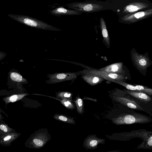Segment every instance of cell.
Listing matches in <instances>:
<instances>
[{"instance_id":"1","label":"cell","mask_w":152,"mask_h":152,"mask_svg":"<svg viewBox=\"0 0 152 152\" xmlns=\"http://www.w3.org/2000/svg\"><path fill=\"white\" fill-rule=\"evenodd\" d=\"M51 140V135L46 129H41L32 133L25 143L26 147L38 149L43 147Z\"/></svg>"},{"instance_id":"2","label":"cell","mask_w":152,"mask_h":152,"mask_svg":"<svg viewBox=\"0 0 152 152\" xmlns=\"http://www.w3.org/2000/svg\"><path fill=\"white\" fill-rule=\"evenodd\" d=\"M8 15L18 22L36 28L53 31L59 29L44 22L29 16L15 14H9Z\"/></svg>"},{"instance_id":"3","label":"cell","mask_w":152,"mask_h":152,"mask_svg":"<svg viewBox=\"0 0 152 152\" xmlns=\"http://www.w3.org/2000/svg\"><path fill=\"white\" fill-rule=\"evenodd\" d=\"M148 119L147 117L139 113H124L112 119V122L116 125L130 124L136 122H144Z\"/></svg>"},{"instance_id":"4","label":"cell","mask_w":152,"mask_h":152,"mask_svg":"<svg viewBox=\"0 0 152 152\" xmlns=\"http://www.w3.org/2000/svg\"><path fill=\"white\" fill-rule=\"evenodd\" d=\"M69 8L81 12H91L102 10L103 6L101 4L90 3L76 2L68 4Z\"/></svg>"},{"instance_id":"5","label":"cell","mask_w":152,"mask_h":152,"mask_svg":"<svg viewBox=\"0 0 152 152\" xmlns=\"http://www.w3.org/2000/svg\"><path fill=\"white\" fill-rule=\"evenodd\" d=\"M49 78L48 83L54 84L67 80H75L77 78V75L72 72L56 73L48 75Z\"/></svg>"},{"instance_id":"6","label":"cell","mask_w":152,"mask_h":152,"mask_svg":"<svg viewBox=\"0 0 152 152\" xmlns=\"http://www.w3.org/2000/svg\"><path fill=\"white\" fill-rule=\"evenodd\" d=\"M86 72L99 75L105 80L110 81L111 80H115L124 82L126 78V77L123 75L103 72L92 68L88 69L87 70Z\"/></svg>"},{"instance_id":"7","label":"cell","mask_w":152,"mask_h":152,"mask_svg":"<svg viewBox=\"0 0 152 152\" xmlns=\"http://www.w3.org/2000/svg\"><path fill=\"white\" fill-rule=\"evenodd\" d=\"M105 140L97 137L95 134L88 135L84 140L83 146L86 150H93L97 148L99 144H104Z\"/></svg>"},{"instance_id":"8","label":"cell","mask_w":152,"mask_h":152,"mask_svg":"<svg viewBox=\"0 0 152 152\" xmlns=\"http://www.w3.org/2000/svg\"><path fill=\"white\" fill-rule=\"evenodd\" d=\"M115 99L116 101L134 110L140 111H144L137 102L129 98L125 97H116Z\"/></svg>"},{"instance_id":"9","label":"cell","mask_w":152,"mask_h":152,"mask_svg":"<svg viewBox=\"0 0 152 152\" xmlns=\"http://www.w3.org/2000/svg\"><path fill=\"white\" fill-rule=\"evenodd\" d=\"M21 134L16 132L0 135V144L4 146H10L13 141L20 136Z\"/></svg>"},{"instance_id":"10","label":"cell","mask_w":152,"mask_h":152,"mask_svg":"<svg viewBox=\"0 0 152 152\" xmlns=\"http://www.w3.org/2000/svg\"><path fill=\"white\" fill-rule=\"evenodd\" d=\"M122 63H117L112 64L99 69V70L124 76Z\"/></svg>"},{"instance_id":"11","label":"cell","mask_w":152,"mask_h":152,"mask_svg":"<svg viewBox=\"0 0 152 152\" xmlns=\"http://www.w3.org/2000/svg\"><path fill=\"white\" fill-rule=\"evenodd\" d=\"M83 79L91 86L96 85L104 80L105 79L101 76L86 72L81 76Z\"/></svg>"},{"instance_id":"12","label":"cell","mask_w":152,"mask_h":152,"mask_svg":"<svg viewBox=\"0 0 152 152\" xmlns=\"http://www.w3.org/2000/svg\"><path fill=\"white\" fill-rule=\"evenodd\" d=\"M125 91L132 97L143 102L147 103L152 100L150 96L142 92L129 90H126Z\"/></svg>"},{"instance_id":"13","label":"cell","mask_w":152,"mask_h":152,"mask_svg":"<svg viewBox=\"0 0 152 152\" xmlns=\"http://www.w3.org/2000/svg\"><path fill=\"white\" fill-rule=\"evenodd\" d=\"M52 13L59 15H80L82 12L73 10H68L60 7L53 10Z\"/></svg>"},{"instance_id":"14","label":"cell","mask_w":152,"mask_h":152,"mask_svg":"<svg viewBox=\"0 0 152 152\" xmlns=\"http://www.w3.org/2000/svg\"><path fill=\"white\" fill-rule=\"evenodd\" d=\"M100 26L103 39L108 47L110 45V41L105 22L104 19L101 17L100 19Z\"/></svg>"},{"instance_id":"15","label":"cell","mask_w":152,"mask_h":152,"mask_svg":"<svg viewBox=\"0 0 152 152\" xmlns=\"http://www.w3.org/2000/svg\"><path fill=\"white\" fill-rule=\"evenodd\" d=\"M28 95L27 94H15L9 96L4 98L3 100L7 104L10 102H13L22 99L26 96Z\"/></svg>"},{"instance_id":"16","label":"cell","mask_w":152,"mask_h":152,"mask_svg":"<svg viewBox=\"0 0 152 152\" xmlns=\"http://www.w3.org/2000/svg\"><path fill=\"white\" fill-rule=\"evenodd\" d=\"M53 117L55 119L65 123L75 124V122L73 118L67 115L60 114H55Z\"/></svg>"},{"instance_id":"17","label":"cell","mask_w":152,"mask_h":152,"mask_svg":"<svg viewBox=\"0 0 152 152\" xmlns=\"http://www.w3.org/2000/svg\"><path fill=\"white\" fill-rule=\"evenodd\" d=\"M10 77L11 79L15 82L23 83H28L26 79L23 78L20 75L16 72H11Z\"/></svg>"},{"instance_id":"18","label":"cell","mask_w":152,"mask_h":152,"mask_svg":"<svg viewBox=\"0 0 152 152\" xmlns=\"http://www.w3.org/2000/svg\"><path fill=\"white\" fill-rule=\"evenodd\" d=\"M0 135L16 132L14 129L10 127L7 124L3 123L0 124Z\"/></svg>"},{"instance_id":"19","label":"cell","mask_w":152,"mask_h":152,"mask_svg":"<svg viewBox=\"0 0 152 152\" xmlns=\"http://www.w3.org/2000/svg\"><path fill=\"white\" fill-rule=\"evenodd\" d=\"M77 107V110L79 114L82 115L84 113V104L83 100L79 96L77 97L75 101Z\"/></svg>"},{"instance_id":"20","label":"cell","mask_w":152,"mask_h":152,"mask_svg":"<svg viewBox=\"0 0 152 152\" xmlns=\"http://www.w3.org/2000/svg\"><path fill=\"white\" fill-rule=\"evenodd\" d=\"M56 97L61 99H66L70 100H72L73 94L72 93L67 91H61L57 93Z\"/></svg>"},{"instance_id":"21","label":"cell","mask_w":152,"mask_h":152,"mask_svg":"<svg viewBox=\"0 0 152 152\" xmlns=\"http://www.w3.org/2000/svg\"><path fill=\"white\" fill-rule=\"evenodd\" d=\"M135 86L137 89L136 91L142 92L152 96V88L139 85Z\"/></svg>"},{"instance_id":"22","label":"cell","mask_w":152,"mask_h":152,"mask_svg":"<svg viewBox=\"0 0 152 152\" xmlns=\"http://www.w3.org/2000/svg\"><path fill=\"white\" fill-rule=\"evenodd\" d=\"M61 103L67 108L73 110L75 108L74 104L72 100L64 99L60 100Z\"/></svg>"},{"instance_id":"23","label":"cell","mask_w":152,"mask_h":152,"mask_svg":"<svg viewBox=\"0 0 152 152\" xmlns=\"http://www.w3.org/2000/svg\"><path fill=\"white\" fill-rule=\"evenodd\" d=\"M110 82L120 84L125 87L127 90L134 91H137L136 88L135 86L128 84L124 82L118 81L115 80H111Z\"/></svg>"},{"instance_id":"24","label":"cell","mask_w":152,"mask_h":152,"mask_svg":"<svg viewBox=\"0 0 152 152\" xmlns=\"http://www.w3.org/2000/svg\"><path fill=\"white\" fill-rule=\"evenodd\" d=\"M139 8L137 6L133 5H130L127 6L125 8V10L130 12H134L138 10Z\"/></svg>"},{"instance_id":"25","label":"cell","mask_w":152,"mask_h":152,"mask_svg":"<svg viewBox=\"0 0 152 152\" xmlns=\"http://www.w3.org/2000/svg\"><path fill=\"white\" fill-rule=\"evenodd\" d=\"M145 15V13L143 12H139L135 13L134 14V16L137 19H139L144 16Z\"/></svg>"},{"instance_id":"26","label":"cell","mask_w":152,"mask_h":152,"mask_svg":"<svg viewBox=\"0 0 152 152\" xmlns=\"http://www.w3.org/2000/svg\"><path fill=\"white\" fill-rule=\"evenodd\" d=\"M148 144L150 146H152V136L150 138L148 141Z\"/></svg>"},{"instance_id":"27","label":"cell","mask_w":152,"mask_h":152,"mask_svg":"<svg viewBox=\"0 0 152 152\" xmlns=\"http://www.w3.org/2000/svg\"><path fill=\"white\" fill-rule=\"evenodd\" d=\"M106 152H118L117 151H107Z\"/></svg>"}]
</instances>
